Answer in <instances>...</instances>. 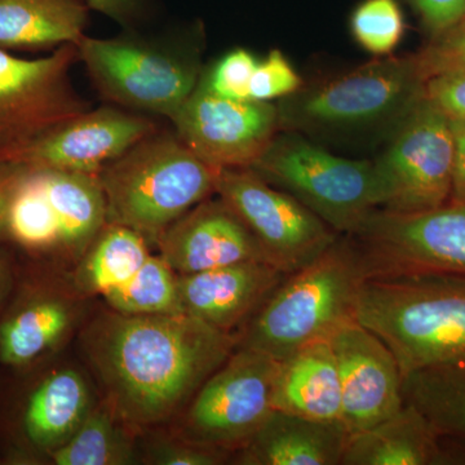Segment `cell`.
I'll return each mask as SVG.
<instances>
[{
    "instance_id": "277c9868",
    "label": "cell",
    "mask_w": 465,
    "mask_h": 465,
    "mask_svg": "<svg viewBox=\"0 0 465 465\" xmlns=\"http://www.w3.org/2000/svg\"><path fill=\"white\" fill-rule=\"evenodd\" d=\"M425 85L416 54L378 58L281 99L275 105L280 130L329 139L391 136L423 99Z\"/></svg>"
},
{
    "instance_id": "74e56055",
    "label": "cell",
    "mask_w": 465,
    "mask_h": 465,
    "mask_svg": "<svg viewBox=\"0 0 465 465\" xmlns=\"http://www.w3.org/2000/svg\"><path fill=\"white\" fill-rule=\"evenodd\" d=\"M91 9L105 15L125 27L142 16V0H87Z\"/></svg>"
},
{
    "instance_id": "ac0fdd59",
    "label": "cell",
    "mask_w": 465,
    "mask_h": 465,
    "mask_svg": "<svg viewBox=\"0 0 465 465\" xmlns=\"http://www.w3.org/2000/svg\"><path fill=\"white\" fill-rule=\"evenodd\" d=\"M157 246L162 258L179 275L238 262L272 264L252 232L219 197L207 198L180 217Z\"/></svg>"
},
{
    "instance_id": "1f68e13d",
    "label": "cell",
    "mask_w": 465,
    "mask_h": 465,
    "mask_svg": "<svg viewBox=\"0 0 465 465\" xmlns=\"http://www.w3.org/2000/svg\"><path fill=\"white\" fill-rule=\"evenodd\" d=\"M427 82L434 76L465 72V17L432 36L416 54Z\"/></svg>"
},
{
    "instance_id": "4fadbf2b",
    "label": "cell",
    "mask_w": 465,
    "mask_h": 465,
    "mask_svg": "<svg viewBox=\"0 0 465 465\" xmlns=\"http://www.w3.org/2000/svg\"><path fill=\"white\" fill-rule=\"evenodd\" d=\"M353 238L376 272L465 274V204L446 203L419 213L376 210Z\"/></svg>"
},
{
    "instance_id": "d4e9b609",
    "label": "cell",
    "mask_w": 465,
    "mask_h": 465,
    "mask_svg": "<svg viewBox=\"0 0 465 465\" xmlns=\"http://www.w3.org/2000/svg\"><path fill=\"white\" fill-rule=\"evenodd\" d=\"M403 400L442 439L465 448V360L423 367L403 376Z\"/></svg>"
},
{
    "instance_id": "9c48e42d",
    "label": "cell",
    "mask_w": 465,
    "mask_h": 465,
    "mask_svg": "<svg viewBox=\"0 0 465 465\" xmlns=\"http://www.w3.org/2000/svg\"><path fill=\"white\" fill-rule=\"evenodd\" d=\"M278 361L235 348L176 416L179 439L235 454L274 411Z\"/></svg>"
},
{
    "instance_id": "4316f807",
    "label": "cell",
    "mask_w": 465,
    "mask_h": 465,
    "mask_svg": "<svg viewBox=\"0 0 465 465\" xmlns=\"http://www.w3.org/2000/svg\"><path fill=\"white\" fill-rule=\"evenodd\" d=\"M5 241L39 259L60 250V228L42 173L20 166L5 219Z\"/></svg>"
},
{
    "instance_id": "8fae6325",
    "label": "cell",
    "mask_w": 465,
    "mask_h": 465,
    "mask_svg": "<svg viewBox=\"0 0 465 465\" xmlns=\"http://www.w3.org/2000/svg\"><path fill=\"white\" fill-rule=\"evenodd\" d=\"M78 60L73 43L35 60L0 48V162L11 163L58 125L92 109L70 78Z\"/></svg>"
},
{
    "instance_id": "e575fe53",
    "label": "cell",
    "mask_w": 465,
    "mask_h": 465,
    "mask_svg": "<svg viewBox=\"0 0 465 465\" xmlns=\"http://www.w3.org/2000/svg\"><path fill=\"white\" fill-rule=\"evenodd\" d=\"M425 94L449 118L465 119V72L434 76L427 82Z\"/></svg>"
},
{
    "instance_id": "5bb4252c",
    "label": "cell",
    "mask_w": 465,
    "mask_h": 465,
    "mask_svg": "<svg viewBox=\"0 0 465 465\" xmlns=\"http://www.w3.org/2000/svg\"><path fill=\"white\" fill-rule=\"evenodd\" d=\"M171 122L180 140L216 170L250 168L280 133L273 104L217 96L201 79Z\"/></svg>"
},
{
    "instance_id": "7a4b0ae2",
    "label": "cell",
    "mask_w": 465,
    "mask_h": 465,
    "mask_svg": "<svg viewBox=\"0 0 465 465\" xmlns=\"http://www.w3.org/2000/svg\"><path fill=\"white\" fill-rule=\"evenodd\" d=\"M356 318L391 349L403 376L465 360V274L369 273L358 293Z\"/></svg>"
},
{
    "instance_id": "d6a6232c",
    "label": "cell",
    "mask_w": 465,
    "mask_h": 465,
    "mask_svg": "<svg viewBox=\"0 0 465 465\" xmlns=\"http://www.w3.org/2000/svg\"><path fill=\"white\" fill-rule=\"evenodd\" d=\"M145 459L155 465H220L231 460L232 452L189 442L173 434L153 437L146 446Z\"/></svg>"
},
{
    "instance_id": "4dcf8cb0",
    "label": "cell",
    "mask_w": 465,
    "mask_h": 465,
    "mask_svg": "<svg viewBox=\"0 0 465 465\" xmlns=\"http://www.w3.org/2000/svg\"><path fill=\"white\" fill-rule=\"evenodd\" d=\"M258 63L251 52L237 48L217 61L207 74H202L201 82L217 96L237 101L250 100L251 78Z\"/></svg>"
},
{
    "instance_id": "6da1fadb",
    "label": "cell",
    "mask_w": 465,
    "mask_h": 465,
    "mask_svg": "<svg viewBox=\"0 0 465 465\" xmlns=\"http://www.w3.org/2000/svg\"><path fill=\"white\" fill-rule=\"evenodd\" d=\"M104 402L136 430L176 418L231 357L237 338L183 313L128 316L106 311L81 333Z\"/></svg>"
},
{
    "instance_id": "2e32d148",
    "label": "cell",
    "mask_w": 465,
    "mask_h": 465,
    "mask_svg": "<svg viewBox=\"0 0 465 465\" xmlns=\"http://www.w3.org/2000/svg\"><path fill=\"white\" fill-rule=\"evenodd\" d=\"M158 130L152 119L115 106L88 110L58 125L11 163L32 170L99 174Z\"/></svg>"
},
{
    "instance_id": "44dd1931",
    "label": "cell",
    "mask_w": 465,
    "mask_h": 465,
    "mask_svg": "<svg viewBox=\"0 0 465 465\" xmlns=\"http://www.w3.org/2000/svg\"><path fill=\"white\" fill-rule=\"evenodd\" d=\"M348 439L341 420H313L274 410L232 460L243 465H341Z\"/></svg>"
},
{
    "instance_id": "836d02e7",
    "label": "cell",
    "mask_w": 465,
    "mask_h": 465,
    "mask_svg": "<svg viewBox=\"0 0 465 465\" xmlns=\"http://www.w3.org/2000/svg\"><path fill=\"white\" fill-rule=\"evenodd\" d=\"M302 87V79L280 50L259 61L250 84V100L271 103L284 99Z\"/></svg>"
},
{
    "instance_id": "52a82bcc",
    "label": "cell",
    "mask_w": 465,
    "mask_h": 465,
    "mask_svg": "<svg viewBox=\"0 0 465 465\" xmlns=\"http://www.w3.org/2000/svg\"><path fill=\"white\" fill-rule=\"evenodd\" d=\"M48 360L5 370L0 382V464H47L72 439L94 402L87 379L74 367Z\"/></svg>"
},
{
    "instance_id": "d590c367",
    "label": "cell",
    "mask_w": 465,
    "mask_h": 465,
    "mask_svg": "<svg viewBox=\"0 0 465 465\" xmlns=\"http://www.w3.org/2000/svg\"><path fill=\"white\" fill-rule=\"evenodd\" d=\"M430 35L442 33L465 17V0H409Z\"/></svg>"
},
{
    "instance_id": "7c38bea8",
    "label": "cell",
    "mask_w": 465,
    "mask_h": 465,
    "mask_svg": "<svg viewBox=\"0 0 465 465\" xmlns=\"http://www.w3.org/2000/svg\"><path fill=\"white\" fill-rule=\"evenodd\" d=\"M215 194L249 228L272 264L286 274L311 264L338 240V232L316 213L251 168L219 170Z\"/></svg>"
},
{
    "instance_id": "5b68a950",
    "label": "cell",
    "mask_w": 465,
    "mask_h": 465,
    "mask_svg": "<svg viewBox=\"0 0 465 465\" xmlns=\"http://www.w3.org/2000/svg\"><path fill=\"white\" fill-rule=\"evenodd\" d=\"M217 173L176 133L157 130L99 173L106 223L127 226L157 244L174 222L215 194Z\"/></svg>"
},
{
    "instance_id": "f1b7e54d",
    "label": "cell",
    "mask_w": 465,
    "mask_h": 465,
    "mask_svg": "<svg viewBox=\"0 0 465 465\" xmlns=\"http://www.w3.org/2000/svg\"><path fill=\"white\" fill-rule=\"evenodd\" d=\"M112 311L128 316L183 313L179 274L161 255H150L131 280L104 295Z\"/></svg>"
},
{
    "instance_id": "cb8c5ba5",
    "label": "cell",
    "mask_w": 465,
    "mask_h": 465,
    "mask_svg": "<svg viewBox=\"0 0 465 465\" xmlns=\"http://www.w3.org/2000/svg\"><path fill=\"white\" fill-rule=\"evenodd\" d=\"M60 228V250L81 259L108 220L99 174L39 170Z\"/></svg>"
},
{
    "instance_id": "f35d334b",
    "label": "cell",
    "mask_w": 465,
    "mask_h": 465,
    "mask_svg": "<svg viewBox=\"0 0 465 465\" xmlns=\"http://www.w3.org/2000/svg\"><path fill=\"white\" fill-rule=\"evenodd\" d=\"M7 244V242H0V316L14 295L20 274V266Z\"/></svg>"
},
{
    "instance_id": "8992f818",
    "label": "cell",
    "mask_w": 465,
    "mask_h": 465,
    "mask_svg": "<svg viewBox=\"0 0 465 465\" xmlns=\"http://www.w3.org/2000/svg\"><path fill=\"white\" fill-rule=\"evenodd\" d=\"M250 168L338 234L353 237L381 208L374 162L339 157L292 131L275 134Z\"/></svg>"
},
{
    "instance_id": "ffe728a7",
    "label": "cell",
    "mask_w": 465,
    "mask_h": 465,
    "mask_svg": "<svg viewBox=\"0 0 465 465\" xmlns=\"http://www.w3.org/2000/svg\"><path fill=\"white\" fill-rule=\"evenodd\" d=\"M452 464H465V448L442 439L409 403L374 427L349 434L341 460V465Z\"/></svg>"
},
{
    "instance_id": "603a6c76",
    "label": "cell",
    "mask_w": 465,
    "mask_h": 465,
    "mask_svg": "<svg viewBox=\"0 0 465 465\" xmlns=\"http://www.w3.org/2000/svg\"><path fill=\"white\" fill-rule=\"evenodd\" d=\"M90 11L87 0H0V48L34 51L78 45Z\"/></svg>"
},
{
    "instance_id": "3957f363",
    "label": "cell",
    "mask_w": 465,
    "mask_h": 465,
    "mask_svg": "<svg viewBox=\"0 0 465 465\" xmlns=\"http://www.w3.org/2000/svg\"><path fill=\"white\" fill-rule=\"evenodd\" d=\"M369 274L360 244L339 238L311 264L293 272L235 333L237 348L282 361L357 320L361 284Z\"/></svg>"
},
{
    "instance_id": "f546056e",
    "label": "cell",
    "mask_w": 465,
    "mask_h": 465,
    "mask_svg": "<svg viewBox=\"0 0 465 465\" xmlns=\"http://www.w3.org/2000/svg\"><path fill=\"white\" fill-rule=\"evenodd\" d=\"M351 33L371 54H388L405 32V18L397 0H362L351 17Z\"/></svg>"
},
{
    "instance_id": "30bf717a",
    "label": "cell",
    "mask_w": 465,
    "mask_h": 465,
    "mask_svg": "<svg viewBox=\"0 0 465 465\" xmlns=\"http://www.w3.org/2000/svg\"><path fill=\"white\" fill-rule=\"evenodd\" d=\"M374 162L381 208L419 213L449 203L454 139L451 122L427 94L391 134Z\"/></svg>"
},
{
    "instance_id": "83f0119b",
    "label": "cell",
    "mask_w": 465,
    "mask_h": 465,
    "mask_svg": "<svg viewBox=\"0 0 465 465\" xmlns=\"http://www.w3.org/2000/svg\"><path fill=\"white\" fill-rule=\"evenodd\" d=\"M134 430L119 420L105 402L94 405L72 439L54 450L47 464L128 465L136 463Z\"/></svg>"
},
{
    "instance_id": "ab89813d",
    "label": "cell",
    "mask_w": 465,
    "mask_h": 465,
    "mask_svg": "<svg viewBox=\"0 0 465 465\" xmlns=\"http://www.w3.org/2000/svg\"><path fill=\"white\" fill-rule=\"evenodd\" d=\"M20 166L14 163L0 162V242L5 241V219L12 188L16 182Z\"/></svg>"
},
{
    "instance_id": "8d00e7d4",
    "label": "cell",
    "mask_w": 465,
    "mask_h": 465,
    "mask_svg": "<svg viewBox=\"0 0 465 465\" xmlns=\"http://www.w3.org/2000/svg\"><path fill=\"white\" fill-rule=\"evenodd\" d=\"M454 163H452L451 194L449 203L465 204V119H452Z\"/></svg>"
},
{
    "instance_id": "e0dca14e",
    "label": "cell",
    "mask_w": 465,
    "mask_h": 465,
    "mask_svg": "<svg viewBox=\"0 0 465 465\" xmlns=\"http://www.w3.org/2000/svg\"><path fill=\"white\" fill-rule=\"evenodd\" d=\"M75 321V304L65 291L39 266H20L16 289L0 316V369H26L48 360Z\"/></svg>"
},
{
    "instance_id": "9a60e30c",
    "label": "cell",
    "mask_w": 465,
    "mask_h": 465,
    "mask_svg": "<svg viewBox=\"0 0 465 465\" xmlns=\"http://www.w3.org/2000/svg\"><path fill=\"white\" fill-rule=\"evenodd\" d=\"M341 384V421L349 434L381 423L405 405L399 361L384 341L357 320L327 339Z\"/></svg>"
},
{
    "instance_id": "7402d4cb",
    "label": "cell",
    "mask_w": 465,
    "mask_h": 465,
    "mask_svg": "<svg viewBox=\"0 0 465 465\" xmlns=\"http://www.w3.org/2000/svg\"><path fill=\"white\" fill-rule=\"evenodd\" d=\"M278 362L274 410L313 420H341V378L329 341L312 342Z\"/></svg>"
},
{
    "instance_id": "d6986e66",
    "label": "cell",
    "mask_w": 465,
    "mask_h": 465,
    "mask_svg": "<svg viewBox=\"0 0 465 465\" xmlns=\"http://www.w3.org/2000/svg\"><path fill=\"white\" fill-rule=\"evenodd\" d=\"M287 275L277 266L262 262L179 275L183 313L235 335Z\"/></svg>"
},
{
    "instance_id": "484cf974",
    "label": "cell",
    "mask_w": 465,
    "mask_h": 465,
    "mask_svg": "<svg viewBox=\"0 0 465 465\" xmlns=\"http://www.w3.org/2000/svg\"><path fill=\"white\" fill-rule=\"evenodd\" d=\"M150 256L148 241L127 226L106 223L81 258L74 282L84 295H105L134 277Z\"/></svg>"
},
{
    "instance_id": "ba28073f",
    "label": "cell",
    "mask_w": 465,
    "mask_h": 465,
    "mask_svg": "<svg viewBox=\"0 0 465 465\" xmlns=\"http://www.w3.org/2000/svg\"><path fill=\"white\" fill-rule=\"evenodd\" d=\"M78 51L104 99L171 121L202 76L197 52L173 42L148 41L134 34L112 39L84 35Z\"/></svg>"
}]
</instances>
